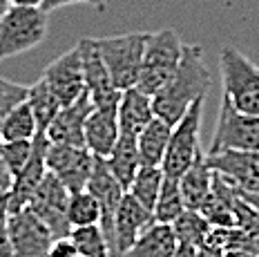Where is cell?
Segmentation results:
<instances>
[{
    "label": "cell",
    "mask_w": 259,
    "mask_h": 257,
    "mask_svg": "<svg viewBox=\"0 0 259 257\" xmlns=\"http://www.w3.org/2000/svg\"><path fill=\"white\" fill-rule=\"evenodd\" d=\"M226 257H257V253H246V250H233V253H226Z\"/></svg>",
    "instance_id": "obj_43"
},
{
    "label": "cell",
    "mask_w": 259,
    "mask_h": 257,
    "mask_svg": "<svg viewBox=\"0 0 259 257\" xmlns=\"http://www.w3.org/2000/svg\"><path fill=\"white\" fill-rule=\"evenodd\" d=\"M154 119V108H152V96L141 92L139 88L123 90L121 101L116 108V121L121 135L127 137H139L141 130Z\"/></svg>",
    "instance_id": "obj_18"
},
{
    "label": "cell",
    "mask_w": 259,
    "mask_h": 257,
    "mask_svg": "<svg viewBox=\"0 0 259 257\" xmlns=\"http://www.w3.org/2000/svg\"><path fill=\"white\" fill-rule=\"evenodd\" d=\"M69 195H72V192L67 190V186H65L56 175H52L50 170H47V175L42 177L38 188L31 195V199L27 201V208L45 222V226L52 230L56 239L67 237L69 230H72V226H69V222H67Z\"/></svg>",
    "instance_id": "obj_8"
},
{
    "label": "cell",
    "mask_w": 259,
    "mask_h": 257,
    "mask_svg": "<svg viewBox=\"0 0 259 257\" xmlns=\"http://www.w3.org/2000/svg\"><path fill=\"white\" fill-rule=\"evenodd\" d=\"M14 184V177L9 175L7 163H5V154H3V141H0V188H12Z\"/></svg>",
    "instance_id": "obj_36"
},
{
    "label": "cell",
    "mask_w": 259,
    "mask_h": 257,
    "mask_svg": "<svg viewBox=\"0 0 259 257\" xmlns=\"http://www.w3.org/2000/svg\"><path fill=\"white\" fill-rule=\"evenodd\" d=\"M219 65L224 96L239 112L259 116V67L233 45L221 47Z\"/></svg>",
    "instance_id": "obj_3"
},
{
    "label": "cell",
    "mask_w": 259,
    "mask_h": 257,
    "mask_svg": "<svg viewBox=\"0 0 259 257\" xmlns=\"http://www.w3.org/2000/svg\"><path fill=\"white\" fill-rule=\"evenodd\" d=\"M116 257H121V255H116Z\"/></svg>",
    "instance_id": "obj_47"
},
{
    "label": "cell",
    "mask_w": 259,
    "mask_h": 257,
    "mask_svg": "<svg viewBox=\"0 0 259 257\" xmlns=\"http://www.w3.org/2000/svg\"><path fill=\"white\" fill-rule=\"evenodd\" d=\"M177 244L179 242L172 230V224L154 222L123 257H172Z\"/></svg>",
    "instance_id": "obj_21"
},
{
    "label": "cell",
    "mask_w": 259,
    "mask_h": 257,
    "mask_svg": "<svg viewBox=\"0 0 259 257\" xmlns=\"http://www.w3.org/2000/svg\"><path fill=\"white\" fill-rule=\"evenodd\" d=\"M154 224V212L145 208L141 201H137L130 192H125L123 201L118 203L116 215H114V226H112V257L125 255L132 244Z\"/></svg>",
    "instance_id": "obj_13"
},
{
    "label": "cell",
    "mask_w": 259,
    "mask_h": 257,
    "mask_svg": "<svg viewBox=\"0 0 259 257\" xmlns=\"http://www.w3.org/2000/svg\"><path fill=\"white\" fill-rule=\"evenodd\" d=\"M118 137H121V130H118L116 112L96 108L90 112L88 121H85V148L94 157H110Z\"/></svg>",
    "instance_id": "obj_19"
},
{
    "label": "cell",
    "mask_w": 259,
    "mask_h": 257,
    "mask_svg": "<svg viewBox=\"0 0 259 257\" xmlns=\"http://www.w3.org/2000/svg\"><path fill=\"white\" fill-rule=\"evenodd\" d=\"M7 215H9V190L0 188V228L7 226Z\"/></svg>",
    "instance_id": "obj_37"
},
{
    "label": "cell",
    "mask_w": 259,
    "mask_h": 257,
    "mask_svg": "<svg viewBox=\"0 0 259 257\" xmlns=\"http://www.w3.org/2000/svg\"><path fill=\"white\" fill-rule=\"evenodd\" d=\"M219 150H259V116L239 112L226 96L221 99L208 152Z\"/></svg>",
    "instance_id": "obj_7"
},
{
    "label": "cell",
    "mask_w": 259,
    "mask_h": 257,
    "mask_svg": "<svg viewBox=\"0 0 259 257\" xmlns=\"http://www.w3.org/2000/svg\"><path fill=\"white\" fill-rule=\"evenodd\" d=\"M42 81L52 88L61 105H69L80 99L88 92L83 76V61H80V47L76 45L58 58H54L42 72Z\"/></svg>",
    "instance_id": "obj_14"
},
{
    "label": "cell",
    "mask_w": 259,
    "mask_h": 257,
    "mask_svg": "<svg viewBox=\"0 0 259 257\" xmlns=\"http://www.w3.org/2000/svg\"><path fill=\"white\" fill-rule=\"evenodd\" d=\"M212 177L214 173L208 165L206 152H201L197 157V161L179 177V188H181L183 201H186V208H190V210H199L201 208V203L206 201V197L210 195V188H212Z\"/></svg>",
    "instance_id": "obj_20"
},
{
    "label": "cell",
    "mask_w": 259,
    "mask_h": 257,
    "mask_svg": "<svg viewBox=\"0 0 259 257\" xmlns=\"http://www.w3.org/2000/svg\"><path fill=\"white\" fill-rule=\"evenodd\" d=\"M38 135V123L36 116L31 112L29 103H20L18 108L12 110V114L5 119L3 127H0V141L9 143V141H31Z\"/></svg>",
    "instance_id": "obj_24"
},
{
    "label": "cell",
    "mask_w": 259,
    "mask_h": 257,
    "mask_svg": "<svg viewBox=\"0 0 259 257\" xmlns=\"http://www.w3.org/2000/svg\"><path fill=\"white\" fill-rule=\"evenodd\" d=\"M50 139L45 132H38L31 141V157L27 165L20 170V175L14 179L12 188H9V212L12 210H20L27 206V201L31 199L34 190L38 188V184L42 181V177L47 175V148H50Z\"/></svg>",
    "instance_id": "obj_16"
},
{
    "label": "cell",
    "mask_w": 259,
    "mask_h": 257,
    "mask_svg": "<svg viewBox=\"0 0 259 257\" xmlns=\"http://www.w3.org/2000/svg\"><path fill=\"white\" fill-rule=\"evenodd\" d=\"M45 163H47V170L52 175H56L67 186L69 192H78L88 188L92 165H94V154L88 148L50 143Z\"/></svg>",
    "instance_id": "obj_11"
},
{
    "label": "cell",
    "mask_w": 259,
    "mask_h": 257,
    "mask_svg": "<svg viewBox=\"0 0 259 257\" xmlns=\"http://www.w3.org/2000/svg\"><path fill=\"white\" fill-rule=\"evenodd\" d=\"M208 88L210 72L203 61V50L199 45H183V56L175 76L161 92L152 96L154 116L175 125L194 101L206 99Z\"/></svg>",
    "instance_id": "obj_1"
},
{
    "label": "cell",
    "mask_w": 259,
    "mask_h": 257,
    "mask_svg": "<svg viewBox=\"0 0 259 257\" xmlns=\"http://www.w3.org/2000/svg\"><path fill=\"white\" fill-rule=\"evenodd\" d=\"M148 38L150 31H134V34H123V36L94 38L96 47L101 52V58H103L107 72L112 76V83L121 92L139 85Z\"/></svg>",
    "instance_id": "obj_2"
},
{
    "label": "cell",
    "mask_w": 259,
    "mask_h": 257,
    "mask_svg": "<svg viewBox=\"0 0 259 257\" xmlns=\"http://www.w3.org/2000/svg\"><path fill=\"white\" fill-rule=\"evenodd\" d=\"M76 255H78V250H76V246L72 244L69 235H67V237L54 239L52 246H50V250H47V257H76Z\"/></svg>",
    "instance_id": "obj_35"
},
{
    "label": "cell",
    "mask_w": 259,
    "mask_h": 257,
    "mask_svg": "<svg viewBox=\"0 0 259 257\" xmlns=\"http://www.w3.org/2000/svg\"><path fill=\"white\" fill-rule=\"evenodd\" d=\"M239 195L244 197V199H246V201L250 203V206L259 212V190H257V192H239Z\"/></svg>",
    "instance_id": "obj_41"
},
{
    "label": "cell",
    "mask_w": 259,
    "mask_h": 257,
    "mask_svg": "<svg viewBox=\"0 0 259 257\" xmlns=\"http://www.w3.org/2000/svg\"><path fill=\"white\" fill-rule=\"evenodd\" d=\"M9 7H12V3H9V0H0V18H3L5 12H7Z\"/></svg>",
    "instance_id": "obj_44"
},
{
    "label": "cell",
    "mask_w": 259,
    "mask_h": 257,
    "mask_svg": "<svg viewBox=\"0 0 259 257\" xmlns=\"http://www.w3.org/2000/svg\"><path fill=\"white\" fill-rule=\"evenodd\" d=\"M199 253V248L197 246H190V244H177V248H175V253H172V257H197Z\"/></svg>",
    "instance_id": "obj_39"
},
{
    "label": "cell",
    "mask_w": 259,
    "mask_h": 257,
    "mask_svg": "<svg viewBox=\"0 0 259 257\" xmlns=\"http://www.w3.org/2000/svg\"><path fill=\"white\" fill-rule=\"evenodd\" d=\"M29 96V88L20 83H12L7 78H0V127H3L5 119L12 114L14 108L25 103Z\"/></svg>",
    "instance_id": "obj_31"
},
{
    "label": "cell",
    "mask_w": 259,
    "mask_h": 257,
    "mask_svg": "<svg viewBox=\"0 0 259 257\" xmlns=\"http://www.w3.org/2000/svg\"><path fill=\"white\" fill-rule=\"evenodd\" d=\"M88 190L96 197L101 206V228L107 239V244H112V226H114V215L118 203L125 197V188L121 186V181L112 175L110 165L103 157H94V165H92V175L88 181Z\"/></svg>",
    "instance_id": "obj_15"
},
{
    "label": "cell",
    "mask_w": 259,
    "mask_h": 257,
    "mask_svg": "<svg viewBox=\"0 0 259 257\" xmlns=\"http://www.w3.org/2000/svg\"><path fill=\"white\" fill-rule=\"evenodd\" d=\"M257 257H259V250H257Z\"/></svg>",
    "instance_id": "obj_45"
},
{
    "label": "cell",
    "mask_w": 259,
    "mask_h": 257,
    "mask_svg": "<svg viewBox=\"0 0 259 257\" xmlns=\"http://www.w3.org/2000/svg\"><path fill=\"white\" fill-rule=\"evenodd\" d=\"M12 5H23V7H40L42 0H9Z\"/></svg>",
    "instance_id": "obj_42"
},
{
    "label": "cell",
    "mask_w": 259,
    "mask_h": 257,
    "mask_svg": "<svg viewBox=\"0 0 259 257\" xmlns=\"http://www.w3.org/2000/svg\"><path fill=\"white\" fill-rule=\"evenodd\" d=\"M181 56L183 42L175 29H161L150 34L137 88L150 96L161 92L170 83V78L175 76L177 67L181 63Z\"/></svg>",
    "instance_id": "obj_4"
},
{
    "label": "cell",
    "mask_w": 259,
    "mask_h": 257,
    "mask_svg": "<svg viewBox=\"0 0 259 257\" xmlns=\"http://www.w3.org/2000/svg\"><path fill=\"white\" fill-rule=\"evenodd\" d=\"M78 47H80V61H83L85 90H88L94 108L116 112L123 92L112 83V76L107 72L103 58H101V52L96 47L94 38H83L78 42Z\"/></svg>",
    "instance_id": "obj_10"
},
{
    "label": "cell",
    "mask_w": 259,
    "mask_h": 257,
    "mask_svg": "<svg viewBox=\"0 0 259 257\" xmlns=\"http://www.w3.org/2000/svg\"><path fill=\"white\" fill-rule=\"evenodd\" d=\"M197 257H226V250L219 248V246H214V244H210V242H206L203 246H199Z\"/></svg>",
    "instance_id": "obj_38"
},
{
    "label": "cell",
    "mask_w": 259,
    "mask_h": 257,
    "mask_svg": "<svg viewBox=\"0 0 259 257\" xmlns=\"http://www.w3.org/2000/svg\"><path fill=\"white\" fill-rule=\"evenodd\" d=\"M67 222L72 228L78 226H92V224H101V206L96 197L85 188L69 195L67 203Z\"/></svg>",
    "instance_id": "obj_30"
},
{
    "label": "cell",
    "mask_w": 259,
    "mask_h": 257,
    "mask_svg": "<svg viewBox=\"0 0 259 257\" xmlns=\"http://www.w3.org/2000/svg\"><path fill=\"white\" fill-rule=\"evenodd\" d=\"M172 135V125L165 121H161L159 116H154L152 121L141 130V135L137 137L139 154H141L143 165H161L168 152V143Z\"/></svg>",
    "instance_id": "obj_22"
},
{
    "label": "cell",
    "mask_w": 259,
    "mask_h": 257,
    "mask_svg": "<svg viewBox=\"0 0 259 257\" xmlns=\"http://www.w3.org/2000/svg\"><path fill=\"white\" fill-rule=\"evenodd\" d=\"M163 179H165V173L161 165H141L139 173L134 175L127 192L137 201H141L145 208L154 210V203L161 192V186H163Z\"/></svg>",
    "instance_id": "obj_25"
},
{
    "label": "cell",
    "mask_w": 259,
    "mask_h": 257,
    "mask_svg": "<svg viewBox=\"0 0 259 257\" xmlns=\"http://www.w3.org/2000/svg\"><path fill=\"white\" fill-rule=\"evenodd\" d=\"M27 103H29L31 112L36 116V123H38V132H47L50 123L54 121V116L58 114V110L63 108L61 101L56 99V94L52 92V88L45 81H36L29 88V96H27Z\"/></svg>",
    "instance_id": "obj_26"
},
{
    "label": "cell",
    "mask_w": 259,
    "mask_h": 257,
    "mask_svg": "<svg viewBox=\"0 0 259 257\" xmlns=\"http://www.w3.org/2000/svg\"><path fill=\"white\" fill-rule=\"evenodd\" d=\"M0 257H16L12 244H9L7 230H5V228H0Z\"/></svg>",
    "instance_id": "obj_40"
},
{
    "label": "cell",
    "mask_w": 259,
    "mask_h": 257,
    "mask_svg": "<svg viewBox=\"0 0 259 257\" xmlns=\"http://www.w3.org/2000/svg\"><path fill=\"white\" fill-rule=\"evenodd\" d=\"M94 110L90 94L85 92L74 103L63 105L54 121L47 127V139L52 143H65V146H78L85 148V121H88L90 112Z\"/></svg>",
    "instance_id": "obj_17"
},
{
    "label": "cell",
    "mask_w": 259,
    "mask_h": 257,
    "mask_svg": "<svg viewBox=\"0 0 259 257\" xmlns=\"http://www.w3.org/2000/svg\"><path fill=\"white\" fill-rule=\"evenodd\" d=\"M107 165H110L112 175L121 181L123 188H130L132 184L134 175L139 173L141 168V154H139V146H137V137H127V135H121L116 141L114 150L110 152V157L105 159Z\"/></svg>",
    "instance_id": "obj_23"
},
{
    "label": "cell",
    "mask_w": 259,
    "mask_h": 257,
    "mask_svg": "<svg viewBox=\"0 0 259 257\" xmlns=\"http://www.w3.org/2000/svg\"><path fill=\"white\" fill-rule=\"evenodd\" d=\"M69 239L76 246L78 255H83V257H112L110 244H107L101 224L72 228L69 230Z\"/></svg>",
    "instance_id": "obj_29"
},
{
    "label": "cell",
    "mask_w": 259,
    "mask_h": 257,
    "mask_svg": "<svg viewBox=\"0 0 259 257\" xmlns=\"http://www.w3.org/2000/svg\"><path fill=\"white\" fill-rule=\"evenodd\" d=\"M172 230H175V235H177V242L190 244V246H197L199 248V246H203L208 242V235H210V230H212V226H210L208 219L199 210L186 208V210L172 222Z\"/></svg>",
    "instance_id": "obj_27"
},
{
    "label": "cell",
    "mask_w": 259,
    "mask_h": 257,
    "mask_svg": "<svg viewBox=\"0 0 259 257\" xmlns=\"http://www.w3.org/2000/svg\"><path fill=\"white\" fill-rule=\"evenodd\" d=\"M76 257H83V255H76Z\"/></svg>",
    "instance_id": "obj_46"
},
{
    "label": "cell",
    "mask_w": 259,
    "mask_h": 257,
    "mask_svg": "<svg viewBox=\"0 0 259 257\" xmlns=\"http://www.w3.org/2000/svg\"><path fill=\"white\" fill-rule=\"evenodd\" d=\"M235 224H237V228L246 230L248 235L259 239V212L241 195L235 203Z\"/></svg>",
    "instance_id": "obj_33"
},
{
    "label": "cell",
    "mask_w": 259,
    "mask_h": 257,
    "mask_svg": "<svg viewBox=\"0 0 259 257\" xmlns=\"http://www.w3.org/2000/svg\"><path fill=\"white\" fill-rule=\"evenodd\" d=\"M47 38V14L40 7L12 5L0 18V61L38 47Z\"/></svg>",
    "instance_id": "obj_5"
},
{
    "label": "cell",
    "mask_w": 259,
    "mask_h": 257,
    "mask_svg": "<svg viewBox=\"0 0 259 257\" xmlns=\"http://www.w3.org/2000/svg\"><path fill=\"white\" fill-rule=\"evenodd\" d=\"M186 210V201H183L181 188H179V179L165 175L163 186H161V192L156 197L154 203V222L159 224H172L181 212Z\"/></svg>",
    "instance_id": "obj_28"
},
{
    "label": "cell",
    "mask_w": 259,
    "mask_h": 257,
    "mask_svg": "<svg viewBox=\"0 0 259 257\" xmlns=\"http://www.w3.org/2000/svg\"><path fill=\"white\" fill-rule=\"evenodd\" d=\"M105 3L107 0H42L40 9L45 14H52V12H56V9H61V7H67V5H90V7L103 9Z\"/></svg>",
    "instance_id": "obj_34"
},
{
    "label": "cell",
    "mask_w": 259,
    "mask_h": 257,
    "mask_svg": "<svg viewBox=\"0 0 259 257\" xmlns=\"http://www.w3.org/2000/svg\"><path fill=\"white\" fill-rule=\"evenodd\" d=\"M5 230L16 257H47V250L56 239L45 222L27 206L9 212Z\"/></svg>",
    "instance_id": "obj_9"
},
{
    "label": "cell",
    "mask_w": 259,
    "mask_h": 257,
    "mask_svg": "<svg viewBox=\"0 0 259 257\" xmlns=\"http://www.w3.org/2000/svg\"><path fill=\"white\" fill-rule=\"evenodd\" d=\"M34 141V139H31ZM31 141H9V143H3V154H5V163H7V170L9 175L18 177L20 170L27 165L31 157Z\"/></svg>",
    "instance_id": "obj_32"
},
{
    "label": "cell",
    "mask_w": 259,
    "mask_h": 257,
    "mask_svg": "<svg viewBox=\"0 0 259 257\" xmlns=\"http://www.w3.org/2000/svg\"><path fill=\"white\" fill-rule=\"evenodd\" d=\"M203 101L199 99L188 108V112L179 119V123L172 125V135L168 143V152L161 163L163 173L168 177H179L186 173L190 165L197 161V157L203 152L199 143V132H201V119H203Z\"/></svg>",
    "instance_id": "obj_6"
},
{
    "label": "cell",
    "mask_w": 259,
    "mask_h": 257,
    "mask_svg": "<svg viewBox=\"0 0 259 257\" xmlns=\"http://www.w3.org/2000/svg\"><path fill=\"white\" fill-rule=\"evenodd\" d=\"M212 173L221 175L239 192L259 190V150H219L206 152Z\"/></svg>",
    "instance_id": "obj_12"
}]
</instances>
